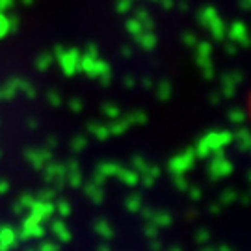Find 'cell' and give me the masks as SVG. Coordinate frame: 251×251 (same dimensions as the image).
Listing matches in <instances>:
<instances>
[{
	"instance_id": "cell-1",
	"label": "cell",
	"mask_w": 251,
	"mask_h": 251,
	"mask_svg": "<svg viewBox=\"0 0 251 251\" xmlns=\"http://www.w3.org/2000/svg\"><path fill=\"white\" fill-rule=\"evenodd\" d=\"M233 142L234 140L231 130H212V132H206L198 142V145L194 147L196 158H205L206 160L212 152L224 151L225 147L231 145Z\"/></svg>"
},
{
	"instance_id": "cell-2",
	"label": "cell",
	"mask_w": 251,
	"mask_h": 251,
	"mask_svg": "<svg viewBox=\"0 0 251 251\" xmlns=\"http://www.w3.org/2000/svg\"><path fill=\"white\" fill-rule=\"evenodd\" d=\"M80 71H84L90 78L99 80L102 86H110L112 82V69L106 62L99 58H91L88 54L80 56Z\"/></svg>"
},
{
	"instance_id": "cell-3",
	"label": "cell",
	"mask_w": 251,
	"mask_h": 251,
	"mask_svg": "<svg viewBox=\"0 0 251 251\" xmlns=\"http://www.w3.org/2000/svg\"><path fill=\"white\" fill-rule=\"evenodd\" d=\"M54 60L60 63L65 76H73V75L80 71V52L76 49L56 47L54 49Z\"/></svg>"
},
{
	"instance_id": "cell-4",
	"label": "cell",
	"mask_w": 251,
	"mask_h": 251,
	"mask_svg": "<svg viewBox=\"0 0 251 251\" xmlns=\"http://www.w3.org/2000/svg\"><path fill=\"white\" fill-rule=\"evenodd\" d=\"M208 158H210V164H208V177L212 180H222L233 173V162L225 156L224 151L212 152Z\"/></svg>"
},
{
	"instance_id": "cell-5",
	"label": "cell",
	"mask_w": 251,
	"mask_h": 251,
	"mask_svg": "<svg viewBox=\"0 0 251 251\" xmlns=\"http://www.w3.org/2000/svg\"><path fill=\"white\" fill-rule=\"evenodd\" d=\"M196 63L203 73L206 80L214 78V63H212V45L208 41H198L196 43Z\"/></svg>"
},
{
	"instance_id": "cell-6",
	"label": "cell",
	"mask_w": 251,
	"mask_h": 251,
	"mask_svg": "<svg viewBox=\"0 0 251 251\" xmlns=\"http://www.w3.org/2000/svg\"><path fill=\"white\" fill-rule=\"evenodd\" d=\"M194 162H196V152L192 147L180 151L179 154L171 156L170 162H168V170H170L171 175H184L186 171H190L194 168Z\"/></svg>"
},
{
	"instance_id": "cell-7",
	"label": "cell",
	"mask_w": 251,
	"mask_h": 251,
	"mask_svg": "<svg viewBox=\"0 0 251 251\" xmlns=\"http://www.w3.org/2000/svg\"><path fill=\"white\" fill-rule=\"evenodd\" d=\"M45 171V180L47 182H50V184H56L58 188H62L63 184H65V173H67V168H65V164H49L43 168Z\"/></svg>"
},
{
	"instance_id": "cell-8",
	"label": "cell",
	"mask_w": 251,
	"mask_h": 251,
	"mask_svg": "<svg viewBox=\"0 0 251 251\" xmlns=\"http://www.w3.org/2000/svg\"><path fill=\"white\" fill-rule=\"evenodd\" d=\"M225 34H229V39L234 45L248 47L250 43V34H248V26L244 25V21H234L229 26V32H225Z\"/></svg>"
},
{
	"instance_id": "cell-9",
	"label": "cell",
	"mask_w": 251,
	"mask_h": 251,
	"mask_svg": "<svg viewBox=\"0 0 251 251\" xmlns=\"http://www.w3.org/2000/svg\"><path fill=\"white\" fill-rule=\"evenodd\" d=\"M25 156L32 164L34 170H43L47 162L52 160V151L50 149H30V151L25 152Z\"/></svg>"
},
{
	"instance_id": "cell-10",
	"label": "cell",
	"mask_w": 251,
	"mask_h": 251,
	"mask_svg": "<svg viewBox=\"0 0 251 251\" xmlns=\"http://www.w3.org/2000/svg\"><path fill=\"white\" fill-rule=\"evenodd\" d=\"M242 73L240 71H234V73H227L222 76V93H224L225 97H233L236 88L240 86V82H242Z\"/></svg>"
},
{
	"instance_id": "cell-11",
	"label": "cell",
	"mask_w": 251,
	"mask_h": 251,
	"mask_svg": "<svg viewBox=\"0 0 251 251\" xmlns=\"http://www.w3.org/2000/svg\"><path fill=\"white\" fill-rule=\"evenodd\" d=\"M65 168H67V173H65V182L73 186V188H78L82 186V171H80V166H78V162L73 160L69 164H65Z\"/></svg>"
},
{
	"instance_id": "cell-12",
	"label": "cell",
	"mask_w": 251,
	"mask_h": 251,
	"mask_svg": "<svg viewBox=\"0 0 251 251\" xmlns=\"http://www.w3.org/2000/svg\"><path fill=\"white\" fill-rule=\"evenodd\" d=\"M23 88V78H11L0 88V100H9L17 95Z\"/></svg>"
},
{
	"instance_id": "cell-13",
	"label": "cell",
	"mask_w": 251,
	"mask_h": 251,
	"mask_svg": "<svg viewBox=\"0 0 251 251\" xmlns=\"http://www.w3.org/2000/svg\"><path fill=\"white\" fill-rule=\"evenodd\" d=\"M136 43L142 47L144 50H152L154 47H156V43H158V39H156V36L152 34V30H144L140 36H136Z\"/></svg>"
},
{
	"instance_id": "cell-14",
	"label": "cell",
	"mask_w": 251,
	"mask_h": 251,
	"mask_svg": "<svg viewBox=\"0 0 251 251\" xmlns=\"http://www.w3.org/2000/svg\"><path fill=\"white\" fill-rule=\"evenodd\" d=\"M206 28H208V32H210V36H212L214 41H224L225 39V25L220 15H218L216 19H212Z\"/></svg>"
},
{
	"instance_id": "cell-15",
	"label": "cell",
	"mask_w": 251,
	"mask_h": 251,
	"mask_svg": "<svg viewBox=\"0 0 251 251\" xmlns=\"http://www.w3.org/2000/svg\"><path fill=\"white\" fill-rule=\"evenodd\" d=\"M116 177H119V180H121L125 186H138V182H140V175H138L134 170H126V168H121V166H119V170H117Z\"/></svg>"
},
{
	"instance_id": "cell-16",
	"label": "cell",
	"mask_w": 251,
	"mask_h": 251,
	"mask_svg": "<svg viewBox=\"0 0 251 251\" xmlns=\"http://www.w3.org/2000/svg\"><path fill=\"white\" fill-rule=\"evenodd\" d=\"M233 140H236V145L242 152H246L250 149V130L244 125L238 126V130L233 134Z\"/></svg>"
},
{
	"instance_id": "cell-17",
	"label": "cell",
	"mask_w": 251,
	"mask_h": 251,
	"mask_svg": "<svg viewBox=\"0 0 251 251\" xmlns=\"http://www.w3.org/2000/svg\"><path fill=\"white\" fill-rule=\"evenodd\" d=\"M160 177V168L158 166H152V164H149V168L140 175V180L144 182V186H152L154 182H156V179Z\"/></svg>"
},
{
	"instance_id": "cell-18",
	"label": "cell",
	"mask_w": 251,
	"mask_h": 251,
	"mask_svg": "<svg viewBox=\"0 0 251 251\" xmlns=\"http://www.w3.org/2000/svg\"><path fill=\"white\" fill-rule=\"evenodd\" d=\"M216 17H218V11H216L214 6H203V8L198 11V21L203 28L208 26V23Z\"/></svg>"
},
{
	"instance_id": "cell-19",
	"label": "cell",
	"mask_w": 251,
	"mask_h": 251,
	"mask_svg": "<svg viewBox=\"0 0 251 251\" xmlns=\"http://www.w3.org/2000/svg\"><path fill=\"white\" fill-rule=\"evenodd\" d=\"M134 19L144 26V30H152L154 28V21H152L151 13L145 8H138L134 11Z\"/></svg>"
},
{
	"instance_id": "cell-20",
	"label": "cell",
	"mask_w": 251,
	"mask_h": 251,
	"mask_svg": "<svg viewBox=\"0 0 251 251\" xmlns=\"http://www.w3.org/2000/svg\"><path fill=\"white\" fill-rule=\"evenodd\" d=\"M117 170H119V164L116 162H102L97 166V175H100L102 179H108V177H116L117 175Z\"/></svg>"
},
{
	"instance_id": "cell-21",
	"label": "cell",
	"mask_w": 251,
	"mask_h": 251,
	"mask_svg": "<svg viewBox=\"0 0 251 251\" xmlns=\"http://www.w3.org/2000/svg\"><path fill=\"white\" fill-rule=\"evenodd\" d=\"M88 130H90V134L93 136V138H97L99 142H106L108 138H110V130H108V125H100V123H90Z\"/></svg>"
},
{
	"instance_id": "cell-22",
	"label": "cell",
	"mask_w": 251,
	"mask_h": 251,
	"mask_svg": "<svg viewBox=\"0 0 251 251\" xmlns=\"http://www.w3.org/2000/svg\"><path fill=\"white\" fill-rule=\"evenodd\" d=\"M128 128H130V123L126 121V117H121L119 121H117V119H114V123H110V125H108L110 136H121V134H125Z\"/></svg>"
},
{
	"instance_id": "cell-23",
	"label": "cell",
	"mask_w": 251,
	"mask_h": 251,
	"mask_svg": "<svg viewBox=\"0 0 251 251\" xmlns=\"http://www.w3.org/2000/svg\"><path fill=\"white\" fill-rule=\"evenodd\" d=\"M54 63V56L50 52H41L36 58V69L37 71H49Z\"/></svg>"
},
{
	"instance_id": "cell-24",
	"label": "cell",
	"mask_w": 251,
	"mask_h": 251,
	"mask_svg": "<svg viewBox=\"0 0 251 251\" xmlns=\"http://www.w3.org/2000/svg\"><path fill=\"white\" fill-rule=\"evenodd\" d=\"M171 93H173V86H171L170 80H162L158 82V86H156V97L160 100H170Z\"/></svg>"
},
{
	"instance_id": "cell-25",
	"label": "cell",
	"mask_w": 251,
	"mask_h": 251,
	"mask_svg": "<svg viewBox=\"0 0 251 251\" xmlns=\"http://www.w3.org/2000/svg\"><path fill=\"white\" fill-rule=\"evenodd\" d=\"M100 112H102L106 117H110V119L121 117V108L117 106V104H114V102H104V104L100 106Z\"/></svg>"
},
{
	"instance_id": "cell-26",
	"label": "cell",
	"mask_w": 251,
	"mask_h": 251,
	"mask_svg": "<svg viewBox=\"0 0 251 251\" xmlns=\"http://www.w3.org/2000/svg\"><path fill=\"white\" fill-rule=\"evenodd\" d=\"M8 34H11V17L0 11V39H4Z\"/></svg>"
},
{
	"instance_id": "cell-27",
	"label": "cell",
	"mask_w": 251,
	"mask_h": 251,
	"mask_svg": "<svg viewBox=\"0 0 251 251\" xmlns=\"http://www.w3.org/2000/svg\"><path fill=\"white\" fill-rule=\"evenodd\" d=\"M229 121L236 126L244 125V123H246V112L240 110V108H233V110L229 112Z\"/></svg>"
},
{
	"instance_id": "cell-28",
	"label": "cell",
	"mask_w": 251,
	"mask_h": 251,
	"mask_svg": "<svg viewBox=\"0 0 251 251\" xmlns=\"http://www.w3.org/2000/svg\"><path fill=\"white\" fill-rule=\"evenodd\" d=\"M125 28H126V32H128V34H130L132 37L140 36V34L144 32V26H142V25H140V23H138V21H136L134 17L126 21V23H125Z\"/></svg>"
},
{
	"instance_id": "cell-29",
	"label": "cell",
	"mask_w": 251,
	"mask_h": 251,
	"mask_svg": "<svg viewBox=\"0 0 251 251\" xmlns=\"http://www.w3.org/2000/svg\"><path fill=\"white\" fill-rule=\"evenodd\" d=\"M126 117V121L130 123V126L132 125H145L147 123V116H145L144 112H132V114H128V116H125Z\"/></svg>"
},
{
	"instance_id": "cell-30",
	"label": "cell",
	"mask_w": 251,
	"mask_h": 251,
	"mask_svg": "<svg viewBox=\"0 0 251 251\" xmlns=\"http://www.w3.org/2000/svg\"><path fill=\"white\" fill-rule=\"evenodd\" d=\"M147 168H149V162L145 160L144 156H140V154H138V156H134V158H132V170H134L138 175H142Z\"/></svg>"
},
{
	"instance_id": "cell-31",
	"label": "cell",
	"mask_w": 251,
	"mask_h": 251,
	"mask_svg": "<svg viewBox=\"0 0 251 251\" xmlns=\"http://www.w3.org/2000/svg\"><path fill=\"white\" fill-rule=\"evenodd\" d=\"M86 147H88V138H86V136H76L71 142L73 152H82Z\"/></svg>"
},
{
	"instance_id": "cell-32",
	"label": "cell",
	"mask_w": 251,
	"mask_h": 251,
	"mask_svg": "<svg viewBox=\"0 0 251 251\" xmlns=\"http://www.w3.org/2000/svg\"><path fill=\"white\" fill-rule=\"evenodd\" d=\"M47 100H49V104L54 108H58L60 104H62V95L58 93V91L50 90L49 93H47Z\"/></svg>"
},
{
	"instance_id": "cell-33",
	"label": "cell",
	"mask_w": 251,
	"mask_h": 251,
	"mask_svg": "<svg viewBox=\"0 0 251 251\" xmlns=\"http://www.w3.org/2000/svg\"><path fill=\"white\" fill-rule=\"evenodd\" d=\"M132 2H134V0H117L116 2L117 13H128V11L132 9Z\"/></svg>"
},
{
	"instance_id": "cell-34",
	"label": "cell",
	"mask_w": 251,
	"mask_h": 251,
	"mask_svg": "<svg viewBox=\"0 0 251 251\" xmlns=\"http://www.w3.org/2000/svg\"><path fill=\"white\" fill-rule=\"evenodd\" d=\"M182 43L186 47H196V43H198V36L194 34V32H184L182 34Z\"/></svg>"
},
{
	"instance_id": "cell-35",
	"label": "cell",
	"mask_w": 251,
	"mask_h": 251,
	"mask_svg": "<svg viewBox=\"0 0 251 251\" xmlns=\"http://www.w3.org/2000/svg\"><path fill=\"white\" fill-rule=\"evenodd\" d=\"M175 179H173V184H175V188L179 190H186L190 186V182L186 180V177L184 175H173Z\"/></svg>"
},
{
	"instance_id": "cell-36",
	"label": "cell",
	"mask_w": 251,
	"mask_h": 251,
	"mask_svg": "<svg viewBox=\"0 0 251 251\" xmlns=\"http://www.w3.org/2000/svg\"><path fill=\"white\" fill-rule=\"evenodd\" d=\"M69 108H71L75 114H80L82 110H84V102H82V99H78V97H73V99L69 100Z\"/></svg>"
},
{
	"instance_id": "cell-37",
	"label": "cell",
	"mask_w": 251,
	"mask_h": 251,
	"mask_svg": "<svg viewBox=\"0 0 251 251\" xmlns=\"http://www.w3.org/2000/svg\"><path fill=\"white\" fill-rule=\"evenodd\" d=\"M86 54L91 56V58H99V47L95 45V43H90V45L86 47Z\"/></svg>"
},
{
	"instance_id": "cell-38",
	"label": "cell",
	"mask_w": 251,
	"mask_h": 251,
	"mask_svg": "<svg viewBox=\"0 0 251 251\" xmlns=\"http://www.w3.org/2000/svg\"><path fill=\"white\" fill-rule=\"evenodd\" d=\"M13 4H15V0H0V11L6 13V11L13 8Z\"/></svg>"
},
{
	"instance_id": "cell-39",
	"label": "cell",
	"mask_w": 251,
	"mask_h": 251,
	"mask_svg": "<svg viewBox=\"0 0 251 251\" xmlns=\"http://www.w3.org/2000/svg\"><path fill=\"white\" fill-rule=\"evenodd\" d=\"M152 2H158L164 9H171L173 6H175V2H173V0H152Z\"/></svg>"
},
{
	"instance_id": "cell-40",
	"label": "cell",
	"mask_w": 251,
	"mask_h": 251,
	"mask_svg": "<svg viewBox=\"0 0 251 251\" xmlns=\"http://www.w3.org/2000/svg\"><path fill=\"white\" fill-rule=\"evenodd\" d=\"M9 186H11V184H9V180L0 179V194H6V192L9 190Z\"/></svg>"
},
{
	"instance_id": "cell-41",
	"label": "cell",
	"mask_w": 251,
	"mask_h": 251,
	"mask_svg": "<svg viewBox=\"0 0 251 251\" xmlns=\"http://www.w3.org/2000/svg\"><path fill=\"white\" fill-rule=\"evenodd\" d=\"M225 50H227V54H229V56H234V54H236V50H238V45H234L233 41H231L229 45L225 47Z\"/></svg>"
},
{
	"instance_id": "cell-42",
	"label": "cell",
	"mask_w": 251,
	"mask_h": 251,
	"mask_svg": "<svg viewBox=\"0 0 251 251\" xmlns=\"http://www.w3.org/2000/svg\"><path fill=\"white\" fill-rule=\"evenodd\" d=\"M121 54H123V58H130L132 56V49L128 45H123L121 47Z\"/></svg>"
},
{
	"instance_id": "cell-43",
	"label": "cell",
	"mask_w": 251,
	"mask_h": 251,
	"mask_svg": "<svg viewBox=\"0 0 251 251\" xmlns=\"http://www.w3.org/2000/svg\"><path fill=\"white\" fill-rule=\"evenodd\" d=\"M134 86H136L134 76H125V88H134Z\"/></svg>"
},
{
	"instance_id": "cell-44",
	"label": "cell",
	"mask_w": 251,
	"mask_h": 251,
	"mask_svg": "<svg viewBox=\"0 0 251 251\" xmlns=\"http://www.w3.org/2000/svg\"><path fill=\"white\" fill-rule=\"evenodd\" d=\"M190 186H192V184H190ZM190 196H194V198L198 199L199 196H201V190H199L198 186H192V188H190Z\"/></svg>"
},
{
	"instance_id": "cell-45",
	"label": "cell",
	"mask_w": 251,
	"mask_h": 251,
	"mask_svg": "<svg viewBox=\"0 0 251 251\" xmlns=\"http://www.w3.org/2000/svg\"><path fill=\"white\" fill-rule=\"evenodd\" d=\"M140 201V196H134V198H128V206H136Z\"/></svg>"
},
{
	"instance_id": "cell-46",
	"label": "cell",
	"mask_w": 251,
	"mask_h": 251,
	"mask_svg": "<svg viewBox=\"0 0 251 251\" xmlns=\"http://www.w3.org/2000/svg\"><path fill=\"white\" fill-rule=\"evenodd\" d=\"M142 86H144V88H151V86H152L151 78H149V76H145L144 80H142Z\"/></svg>"
},
{
	"instance_id": "cell-47",
	"label": "cell",
	"mask_w": 251,
	"mask_h": 251,
	"mask_svg": "<svg viewBox=\"0 0 251 251\" xmlns=\"http://www.w3.org/2000/svg\"><path fill=\"white\" fill-rule=\"evenodd\" d=\"M210 102H212V104H218V102H220V95H218V93H212V95H210Z\"/></svg>"
},
{
	"instance_id": "cell-48",
	"label": "cell",
	"mask_w": 251,
	"mask_h": 251,
	"mask_svg": "<svg viewBox=\"0 0 251 251\" xmlns=\"http://www.w3.org/2000/svg\"><path fill=\"white\" fill-rule=\"evenodd\" d=\"M56 144H58V142H56V138H54V136H50V138H49V149L56 147Z\"/></svg>"
},
{
	"instance_id": "cell-49",
	"label": "cell",
	"mask_w": 251,
	"mask_h": 251,
	"mask_svg": "<svg viewBox=\"0 0 251 251\" xmlns=\"http://www.w3.org/2000/svg\"><path fill=\"white\" fill-rule=\"evenodd\" d=\"M26 125H30V128L34 130V128H37V121H36V119H30V121H28Z\"/></svg>"
},
{
	"instance_id": "cell-50",
	"label": "cell",
	"mask_w": 251,
	"mask_h": 251,
	"mask_svg": "<svg viewBox=\"0 0 251 251\" xmlns=\"http://www.w3.org/2000/svg\"><path fill=\"white\" fill-rule=\"evenodd\" d=\"M60 208H62L63 212H67V210H69V205H67L65 201H62V203H60Z\"/></svg>"
},
{
	"instance_id": "cell-51",
	"label": "cell",
	"mask_w": 251,
	"mask_h": 251,
	"mask_svg": "<svg viewBox=\"0 0 251 251\" xmlns=\"http://www.w3.org/2000/svg\"><path fill=\"white\" fill-rule=\"evenodd\" d=\"M180 11H188V2H180Z\"/></svg>"
},
{
	"instance_id": "cell-52",
	"label": "cell",
	"mask_w": 251,
	"mask_h": 251,
	"mask_svg": "<svg viewBox=\"0 0 251 251\" xmlns=\"http://www.w3.org/2000/svg\"><path fill=\"white\" fill-rule=\"evenodd\" d=\"M25 6H30V4H34V0H21Z\"/></svg>"
}]
</instances>
